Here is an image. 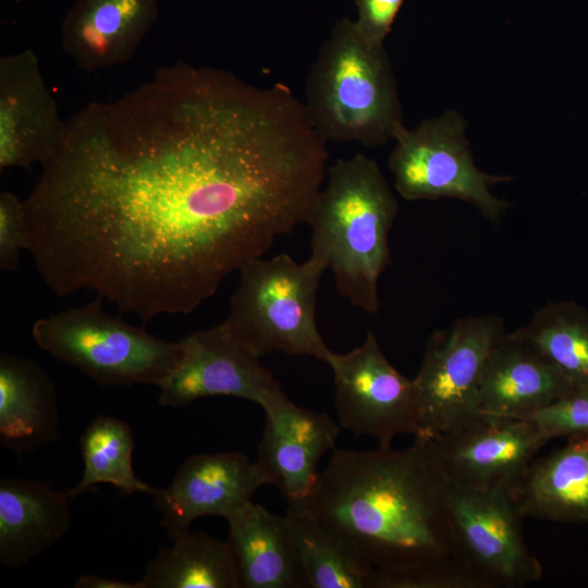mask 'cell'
Segmentation results:
<instances>
[{
	"label": "cell",
	"instance_id": "6",
	"mask_svg": "<svg viewBox=\"0 0 588 588\" xmlns=\"http://www.w3.org/2000/svg\"><path fill=\"white\" fill-rule=\"evenodd\" d=\"M102 298L50 314L32 327L36 344L100 385H159L180 358V343L148 333L102 308Z\"/></svg>",
	"mask_w": 588,
	"mask_h": 588
},
{
	"label": "cell",
	"instance_id": "8",
	"mask_svg": "<svg viewBox=\"0 0 588 588\" xmlns=\"http://www.w3.org/2000/svg\"><path fill=\"white\" fill-rule=\"evenodd\" d=\"M505 332L503 318L482 315L460 318L428 338L414 378L419 407L415 438L449 433L482 417L478 406L481 378Z\"/></svg>",
	"mask_w": 588,
	"mask_h": 588
},
{
	"label": "cell",
	"instance_id": "7",
	"mask_svg": "<svg viewBox=\"0 0 588 588\" xmlns=\"http://www.w3.org/2000/svg\"><path fill=\"white\" fill-rule=\"evenodd\" d=\"M467 123L454 110L422 120L397 133L388 158L396 192L407 200L456 198L475 206L495 222L510 207L490 187L511 177L476 167L465 137Z\"/></svg>",
	"mask_w": 588,
	"mask_h": 588
},
{
	"label": "cell",
	"instance_id": "16",
	"mask_svg": "<svg viewBox=\"0 0 588 588\" xmlns=\"http://www.w3.org/2000/svg\"><path fill=\"white\" fill-rule=\"evenodd\" d=\"M158 16L156 0H78L62 23V48L85 71L127 62Z\"/></svg>",
	"mask_w": 588,
	"mask_h": 588
},
{
	"label": "cell",
	"instance_id": "17",
	"mask_svg": "<svg viewBox=\"0 0 588 588\" xmlns=\"http://www.w3.org/2000/svg\"><path fill=\"white\" fill-rule=\"evenodd\" d=\"M575 388L542 355L505 332L492 348L481 378V415L523 418L556 402Z\"/></svg>",
	"mask_w": 588,
	"mask_h": 588
},
{
	"label": "cell",
	"instance_id": "27",
	"mask_svg": "<svg viewBox=\"0 0 588 588\" xmlns=\"http://www.w3.org/2000/svg\"><path fill=\"white\" fill-rule=\"evenodd\" d=\"M522 419L534 422L548 440L588 434V388L574 389Z\"/></svg>",
	"mask_w": 588,
	"mask_h": 588
},
{
	"label": "cell",
	"instance_id": "26",
	"mask_svg": "<svg viewBox=\"0 0 588 588\" xmlns=\"http://www.w3.org/2000/svg\"><path fill=\"white\" fill-rule=\"evenodd\" d=\"M369 588H491L462 558L449 555L403 568H373Z\"/></svg>",
	"mask_w": 588,
	"mask_h": 588
},
{
	"label": "cell",
	"instance_id": "28",
	"mask_svg": "<svg viewBox=\"0 0 588 588\" xmlns=\"http://www.w3.org/2000/svg\"><path fill=\"white\" fill-rule=\"evenodd\" d=\"M26 250L23 201L11 192L0 194V268H19L21 252Z\"/></svg>",
	"mask_w": 588,
	"mask_h": 588
},
{
	"label": "cell",
	"instance_id": "9",
	"mask_svg": "<svg viewBox=\"0 0 588 588\" xmlns=\"http://www.w3.org/2000/svg\"><path fill=\"white\" fill-rule=\"evenodd\" d=\"M334 379L339 425L355 436H368L378 446H391L403 433L419 432V407L414 379L387 359L376 335L345 354L332 353L328 363Z\"/></svg>",
	"mask_w": 588,
	"mask_h": 588
},
{
	"label": "cell",
	"instance_id": "30",
	"mask_svg": "<svg viewBox=\"0 0 588 588\" xmlns=\"http://www.w3.org/2000/svg\"><path fill=\"white\" fill-rule=\"evenodd\" d=\"M76 588H139L138 583L107 579L95 574L81 576L74 584Z\"/></svg>",
	"mask_w": 588,
	"mask_h": 588
},
{
	"label": "cell",
	"instance_id": "25",
	"mask_svg": "<svg viewBox=\"0 0 588 588\" xmlns=\"http://www.w3.org/2000/svg\"><path fill=\"white\" fill-rule=\"evenodd\" d=\"M79 442L84 469L77 485L68 490L71 499L97 483H110L128 495L149 493L151 487L133 468L134 441L127 422L100 415L85 428Z\"/></svg>",
	"mask_w": 588,
	"mask_h": 588
},
{
	"label": "cell",
	"instance_id": "13",
	"mask_svg": "<svg viewBox=\"0 0 588 588\" xmlns=\"http://www.w3.org/2000/svg\"><path fill=\"white\" fill-rule=\"evenodd\" d=\"M260 406L265 428L256 463L289 506H297L311 493L319 462L335 449L342 427L326 413L297 406L281 389Z\"/></svg>",
	"mask_w": 588,
	"mask_h": 588
},
{
	"label": "cell",
	"instance_id": "22",
	"mask_svg": "<svg viewBox=\"0 0 588 588\" xmlns=\"http://www.w3.org/2000/svg\"><path fill=\"white\" fill-rule=\"evenodd\" d=\"M284 522L306 588H369L373 567L346 541L304 510Z\"/></svg>",
	"mask_w": 588,
	"mask_h": 588
},
{
	"label": "cell",
	"instance_id": "5",
	"mask_svg": "<svg viewBox=\"0 0 588 588\" xmlns=\"http://www.w3.org/2000/svg\"><path fill=\"white\" fill-rule=\"evenodd\" d=\"M327 266L309 258L298 264L287 254L246 262L222 324L257 357L271 352L328 363L332 355L316 322L317 292Z\"/></svg>",
	"mask_w": 588,
	"mask_h": 588
},
{
	"label": "cell",
	"instance_id": "4",
	"mask_svg": "<svg viewBox=\"0 0 588 588\" xmlns=\"http://www.w3.org/2000/svg\"><path fill=\"white\" fill-rule=\"evenodd\" d=\"M305 97L309 120L326 143L377 147L404 127L383 44L369 40L350 19L336 22L319 47Z\"/></svg>",
	"mask_w": 588,
	"mask_h": 588
},
{
	"label": "cell",
	"instance_id": "11",
	"mask_svg": "<svg viewBox=\"0 0 588 588\" xmlns=\"http://www.w3.org/2000/svg\"><path fill=\"white\" fill-rule=\"evenodd\" d=\"M426 440L452 487L507 491L549 441L530 420L486 415Z\"/></svg>",
	"mask_w": 588,
	"mask_h": 588
},
{
	"label": "cell",
	"instance_id": "29",
	"mask_svg": "<svg viewBox=\"0 0 588 588\" xmlns=\"http://www.w3.org/2000/svg\"><path fill=\"white\" fill-rule=\"evenodd\" d=\"M405 0H355L359 30L371 41L383 44Z\"/></svg>",
	"mask_w": 588,
	"mask_h": 588
},
{
	"label": "cell",
	"instance_id": "20",
	"mask_svg": "<svg viewBox=\"0 0 588 588\" xmlns=\"http://www.w3.org/2000/svg\"><path fill=\"white\" fill-rule=\"evenodd\" d=\"M59 438L57 391L34 359L0 355V443L32 452Z\"/></svg>",
	"mask_w": 588,
	"mask_h": 588
},
{
	"label": "cell",
	"instance_id": "19",
	"mask_svg": "<svg viewBox=\"0 0 588 588\" xmlns=\"http://www.w3.org/2000/svg\"><path fill=\"white\" fill-rule=\"evenodd\" d=\"M535 457L509 492L524 517L588 524V434Z\"/></svg>",
	"mask_w": 588,
	"mask_h": 588
},
{
	"label": "cell",
	"instance_id": "10",
	"mask_svg": "<svg viewBox=\"0 0 588 588\" xmlns=\"http://www.w3.org/2000/svg\"><path fill=\"white\" fill-rule=\"evenodd\" d=\"M448 507L456 555L491 588L524 587L540 579L541 563L524 538L525 517L507 490L450 485Z\"/></svg>",
	"mask_w": 588,
	"mask_h": 588
},
{
	"label": "cell",
	"instance_id": "23",
	"mask_svg": "<svg viewBox=\"0 0 588 588\" xmlns=\"http://www.w3.org/2000/svg\"><path fill=\"white\" fill-rule=\"evenodd\" d=\"M172 540L146 565L139 588H240L228 540L191 530Z\"/></svg>",
	"mask_w": 588,
	"mask_h": 588
},
{
	"label": "cell",
	"instance_id": "2",
	"mask_svg": "<svg viewBox=\"0 0 588 588\" xmlns=\"http://www.w3.org/2000/svg\"><path fill=\"white\" fill-rule=\"evenodd\" d=\"M450 483L426 439L402 450L334 449L297 506L346 541L373 568L456 555Z\"/></svg>",
	"mask_w": 588,
	"mask_h": 588
},
{
	"label": "cell",
	"instance_id": "21",
	"mask_svg": "<svg viewBox=\"0 0 588 588\" xmlns=\"http://www.w3.org/2000/svg\"><path fill=\"white\" fill-rule=\"evenodd\" d=\"M242 588H304L284 516L247 502L226 518Z\"/></svg>",
	"mask_w": 588,
	"mask_h": 588
},
{
	"label": "cell",
	"instance_id": "24",
	"mask_svg": "<svg viewBox=\"0 0 588 588\" xmlns=\"http://www.w3.org/2000/svg\"><path fill=\"white\" fill-rule=\"evenodd\" d=\"M512 334L534 347L575 389L588 388V311L584 307L550 303Z\"/></svg>",
	"mask_w": 588,
	"mask_h": 588
},
{
	"label": "cell",
	"instance_id": "1",
	"mask_svg": "<svg viewBox=\"0 0 588 588\" xmlns=\"http://www.w3.org/2000/svg\"><path fill=\"white\" fill-rule=\"evenodd\" d=\"M327 143L277 84L176 62L70 120L23 201L26 250L57 295L144 323L187 315L306 223Z\"/></svg>",
	"mask_w": 588,
	"mask_h": 588
},
{
	"label": "cell",
	"instance_id": "15",
	"mask_svg": "<svg viewBox=\"0 0 588 588\" xmlns=\"http://www.w3.org/2000/svg\"><path fill=\"white\" fill-rule=\"evenodd\" d=\"M266 485L269 480L256 461L241 452L201 453L180 466L170 486L151 487L149 494L173 539L201 516L226 518Z\"/></svg>",
	"mask_w": 588,
	"mask_h": 588
},
{
	"label": "cell",
	"instance_id": "12",
	"mask_svg": "<svg viewBox=\"0 0 588 588\" xmlns=\"http://www.w3.org/2000/svg\"><path fill=\"white\" fill-rule=\"evenodd\" d=\"M180 343V358L158 385L159 403L183 407L207 396H234L261 405L281 389L271 370L221 323L195 330Z\"/></svg>",
	"mask_w": 588,
	"mask_h": 588
},
{
	"label": "cell",
	"instance_id": "3",
	"mask_svg": "<svg viewBox=\"0 0 588 588\" xmlns=\"http://www.w3.org/2000/svg\"><path fill=\"white\" fill-rule=\"evenodd\" d=\"M397 212L377 162L358 154L329 167L306 220L310 256L331 270L338 293L368 314L380 305L378 282L391 262L389 233Z\"/></svg>",
	"mask_w": 588,
	"mask_h": 588
},
{
	"label": "cell",
	"instance_id": "18",
	"mask_svg": "<svg viewBox=\"0 0 588 588\" xmlns=\"http://www.w3.org/2000/svg\"><path fill=\"white\" fill-rule=\"evenodd\" d=\"M68 491L27 479L0 480V563L25 565L41 554L70 528Z\"/></svg>",
	"mask_w": 588,
	"mask_h": 588
},
{
	"label": "cell",
	"instance_id": "14",
	"mask_svg": "<svg viewBox=\"0 0 588 588\" xmlns=\"http://www.w3.org/2000/svg\"><path fill=\"white\" fill-rule=\"evenodd\" d=\"M66 128L29 50L0 58V169L45 166Z\"/></svg>",
	"mask_w": 588,
	"mask_h": 588
}]
</instances>
